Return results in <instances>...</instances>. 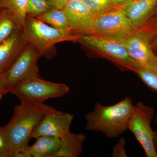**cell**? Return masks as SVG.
Here are the masks:
<instances>
[{
  "label": "cell",
  "instance_id": "6da1fadb",
  "mask_svg": "<svg viewBox=\"0 0 157 157\" xmlns=\"http://www.w3.org/2000/svg\"><path fill=\"white\" fill-rule=\"evenodd\" d=\"M134 107L129 97L109 106L96 103L85 117V129L101 133L107 138H117L128 131Z\"/></svg>",
  "mask_w": 157,
  "mask_h": 157
},
{
  "label": "cell",
  "instance_id": "7a4b0ae2",
  "mask_svg": "<svg viewBox=\"0 0 157 157\" xmlns=\"http://www.w3.org/2000/svg\"><path fill=\"white\" fill-rule=\"evenodd\" d=\"M51 107L44 103H20L15 106L11 120L6 125L0 127L13 152V157H16L29 146L34 129Z\"/></svg>",
  "mask_w": 157,
  "mask_h": 157
},
{
  "label": "cell",
  "instance_id": "3957f363",
  "mask_svg": "<svg viewBox=\"0 0 157 157\" xmlns=\"http://www.w3.org/2000/svg\"><path fill=\"white\" fill-rule=\"evenodd\" d=\"M23 32L28 42L38 50L40 56L48 59L53 57V52L51 50L57 43L64 41H76L79 36L67 33L38 18L28 16Z\"/></svg>",
  "mask_w": 157,
  "mask_h": 157
},
{
  "label": "cell",
  "instance_id": "277c9868",
  "mask_svg": "<svg viewBox=\"0 0 157 157\" xmlns=\"http://www.w3.org/2000/svg\"><path fill=\"white\" fill-rule=\"evenodd\" d=\"M70 92V88L64 83L34 76L15 85L9 93L16 96L21 104H43L49 99L63 97Z\"/></svg>",
  "mask_w": 157,
  "mask_h": 157
},
{
  "label": "cell",
  "instance_id": "5b68a950",
  "mask_svg": "<svg viewBox=\"0 0 157 157\" xmlns=\"http://www.w3.org/2000/svg\"><path fill=\"white\" fill-rule=\"evenodd\" d=\"M76 41L95 50L112 61L122 69L134 72L137 68L120 36L109 35H81Z\"/></svg>",
  "mask_w": 157,
  "mask_h": 157
},
{
  "label": "cell",
  "instance_id": "8992f818",
  "mask_svg": "<svg viewBox=\"0 0 157 157\" xmlns=\"http://www.w3.org/2000/svg\"><path fill=\"white\" fill-rule=\"evenodd\" d=\"M41 57L39 52L28 42L6 73L3 74L5 95L11 88L21 82L39 76L38 61Z\"/></svg>",
  "mask_w": 157,
  "mask_h": 157
},
{
  "label": "cell",
  "instance_id": "52a82bcc",
  "mask_svg": "<svg viewBox=\"0 0 157 157\" xmlns=\"http://www.w3.org/2000/svg\"><path fill=\"white\" fill-rule=\"evenodd\" d=\"M154 116L152 107L138 102L134 107L128 128L142 147L147 157H157L154 145V131L151 127Z\"/></svg>",
  "mask_w": 157,
  "mask_h": 157
},
{
  "label": "cell",
  "instance_id": "ba28073f",
  "mask_svg": "<svg viewBox=\"0 0 157 157\" xmlns=\"http://www.w3.org/2000/svg\"><path fill=\"white\" fill-rule=\"evenodd\" d=\"M120 36L136 69L157 70V56L152 50L148 34L137 29Z\"/></svg>",
  "mask_w": 157,
  "mask_h": 157
},
{
  "label": "cell",
  "instance_id": "9c48e42d",
  "mask_svg": "<svg viewBox=\"0 0 157 157\" xmlns=\"http://www.w3.org/2000/svg\"><path fill=\"white\" fill-rule=\"evenodd\" d=\"M74 118L73 114L51 107L34 129L31 138L36 139L42 136L62 138L70 132Z\"/></svg>",
  "mask_w": 157,
  "mask_h": 157
},
{
  "label": "cell",
  "instance_id": "30bf717a",
  "mask_svg": "<svg viewBox=\"0 0 157 157\" xmlns=\"http://www.w3.org/2000/svg\"><path fill=\"white\" fill-rule=\"evenodd\" d=\"M136 29L126 15L121 6L95 18L94 34L123 36Z\"/></svg>",
  "mask_w": 157,
  "mask_h": 157
},
{
  "label": "cell",
  "instance_id": "8fae6325",
  "mask_svg": "<svg viewBox=\"0 0 157 157\" xmlns=\"http://www.w3.org/2000/svg\"><path fill=\"white\" fill-rule=\"evenodd\" d=\"M63 10L72 34L77 36L94 34L95 17L83 0H71Z\"/></svg>",
  "mask_w": 157,
  "mask_h": 157
},
{
  "label": "cell",
  "instance_id": "7c38bea8",
  "mask_svg": "<svg viewBox=\"0 0 157 157\" xmlns=\"http://www.w3.org/2000/svg\"><path fill=\"white\" fill-rule=\"evenodd\" d=\"M27 43L23 30L18 29L0 44V74L6 73Z\"/></svg>",
  "mask_w": 157,
  "mask_h": 157
},
{
  "label": "cell",
  "instance_id": "4fadbf2b",
  "mask_svg": "<svg viewBox=\"0 0 157 157\" xmlns=\"http://www.w3.org/2000/svg\"><path fill=\"white\" fill-rule=\"evenodd\" d=\"M157 6V0H128L121 6L136 29L145 23Z\"/></svg>",
  "mask_w": 157,
  "mask_h": 157
},
{
  "label": "cell",
  "instance_id": "5bb4252c",
  "mask_svg": "<svg viewBox=\"0 0 157 157\" xmlns=\"http://www.w3.org/2000/svg\"><path fill=\"white\" fill-rule=\"evenodd\" d=\"M60 139V144L54 157H78L82 152L86 136L70 132Z\"/></svg>",
  "mask_w": 157,
  "mask_h": 157
},
{
  "label": "cell",
  "instance_id": "9a60e30c",
  "mask_svg": "<svg viewBox=\"0 0 157 157\" xmlns=\"http://www.w3.org/2000/svg\"><path fill=\"white\" fill-rule=\"evenodd\" d=\"M26 148L25 152L29 157H54L58 151L60 139L50 136H42Z\"/></svg>",
  "mask_w": 157,
  "mask_h": 157
},
{
  "label": "cell",
  "instance_id": "2e32d148",
  "mask_svg": "<svg viewBox=\"0 0 157 157\" xmlns=\"http://www.w3.org/2000/svg\"><path fill=\"white\" fill-rule=\"evenodd\" d=\"M28 2V0H0V9L7 10L13 14L22 30L25 26Z\"/></svg>",
  "mask_w": 157,
  "mask_h": 157
},
{
  "label": "cell",
  "instance_id": "e0dca14e",
  "mask_svg": "<svg viewBox=\"0 0 157 157\" xmlns=\"http://www.w3.org/2000/svg\"><path fill=\"white\" fill-rule=\"evenodd\" d=\"M37 18L54 28L68 34H73L70 31L67 17L63 10L54 8Z\"/></svg>",
  "mask_w": 157,
  "mask_h": 157
},
{
  "label": "cell",
  "instance_id": "ac0fdd59",
  "mask_svg": "<svg viewBox=\"0 0 157 157\" xmlns=\"http://www.w3.org/2000/svg\"><path fill=\"white\" fill-rule=\"evenodd\" d=\"M18 29H20L13 14L7 10L0 9V44Z\"/></svg>",
  "mask_w": 157,
  "mask_h": 157
},
{
  "label": "cell",
  "instance_id": "d6986e66",
  "mask_svg": "<svg viewBox=\"0 0 157 157\" xmlns=\"http://www.w3.org/2000/svg\"><path fill=\"white\" fill-rule=\"evenodd\" d=\"M54 8L47 0H28L27 16L38 18Z\"/></svg>",
  "mask_w": 157,
  "mask_h": 157
},
{
  "label": "cell",
  "instance_id": "ffe728a7",
  "mask_svg": "<svg viewBox=\"0 0 157 157\" xmlns=\"http://www.w3.org/2000/svg\"><path fill=\"white\" fill-rule=\"evenodd\" d=\"M95 17L121 6L116 5L111 0H83Z\"/></svg>",
  "mask_w": 157,
  "mask_h": 157
},
{
  "label": "cell",
  "instance_id": "44dd1931",
  "mask_svg": "<svg viewBox=\"0 0 157 157\" xmlns=\"http://www.w3.org/2000/svg\"><path fill=\"white\" fill-rule=\"evenodd\" d=\"M147 86L157 93V70L137 68L134 71Z\"/></svg>",
  "mask_w": 157,
  "mask_h": 157
},
{
  "label": "cell",
  "instance_id": "7402d4cb",
  "mask_svg": "<svg viewBox=\"0 0 157 157\" xmlns=\"http://www.w3.org/2000/svg\"><path fill=\"white\" fill-rule=\"evenodd\" d=\"M11 150L7 138L0 128V157H13Z\"/></svg>",
  "mask_w": 157,
  "mask_h": 157
},
{
  "label": "cell",
  "instance_id": "603a6c76",
  "mask_svg": "<svg viewBox=\"0 0 157 157\" xmlns=\"http://www.w3.org/2000/svg\"><path fill=\"white\" fill-rule=\"evenodd\" d=\"M126 140L124 137L120 138L118 141L113 146L111 151V157H127L126 151Z\"/></svg>",
  "mask_w": 157,
  "mask_h": 157
},
{
  "label": "cell",
  "instance_id": "cb8c5ba5",
  "mask_svg": "<svg viewBox=\"0 0 157 157\" xmlns=\"http://www.w3.org/2000/svg\"><path fill=\"white\" fill-rule=\"evenodd\" d=\"M55 9L63 10L71 0H47Z\"/></svg>",
  "mask_w": 157,
  "mask_h": 157
},
{
  "label": "cell",
  "instance_id": "d4e9b609",
  "mask_svg": "<svg viewBox=\"0 0 157 157\" xmlns=\"http://www.w3.org/2000/svg\"><path fill=\"white\" fill-rule=\"evenodd\" d=\"M3 74H0V100L2 99L3 96L5 95Z\"/></svg>",
  "mask_w": 157,
  "mask_h": 157
},
{
  "label": "cell",
  "instance_id": "484cf974",
  "mask_svg": "<svg viewBox=\"0 0 157 157\" xmlns=\"http://www.w3.org/2000/svg\"><path fill=\"white\" fill-rule=\"evenodd\" d=\"M154 145L155 151L157 155V130L154 131Z\"/></svg>",
  "mask_w": 157,
  "mask_h": 157
},
{
  "label": "cell",
  "instance_id": "4316f807",
  "mask_svg": "<svg viewBox=\"0 0 157 157\" xmlns=\"http://www.w3.org/2000/svg\"><path fill=\"white\" fill-rule=\"evenodd\" d=\"M111 1H112L113 3H114L116 5L121 6L128 0H111Z\"/></svg>",
  "mask_w": 157,
  "mask_h": 157
},
{
  "label": "cell",
  "instance_id": "83f0119b",
  "mask_svg": "<svg viewBox=\"0 0 157 157\" xmlns=\"http://www.w3.org/2000/svg\"><path fill=\"white\" fill-rule=\"evenodd\" d=\"M155 124L156 125V126L157 127V113L156 114L155 118Z\"/></svg>",
  "mask_w": 157,
  "mask_h": 157
}]
</instances>
